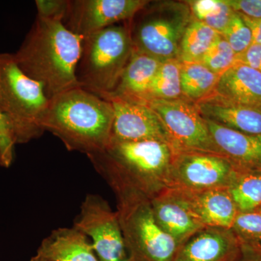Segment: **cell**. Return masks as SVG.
I'll return each instance as SVG.
<instances>
[{"instance_id": "6da1fadb", "label": "cell", "mask_w": 261, "mask_h": 261, "mask_svg": "<svg viewBox=\"0 0 261 261\" xmlns=\"http://www.w3.org/2000/svg\"><path fill=\"white\" fill-rule=\"evenodd\" d=\"M83 38L60 20L37 16L15 62L24 74L42 86L49 99L80 87L75 76Z\"/></svg>"}, {"instance_id": "7a4b0ae2", "label": "cell", "mask_w": 261, "mask_h": 261, "mask_svg": "<svg viewBox=\"0 0 261 261\" xmlns=\"http://www.w3.org/2000/svg\"><path fill=\"white\" fill-rule=\"evenodd\" d=\"M113 118L111 102L76 87L49 99L43 126L68 150L88 156L108 145Z\"/></svg>"}, {"instance_id": "3957f363", "label": "cell", "mask_w": 261, "mask_h": 261, "mask_svg": "<svg viewBox=\"0 0 261 261\" xmlns=\"http://www.w3.org/2000/svg\"><path fill=\"white\" fill-rule=\"evenodd\" d=\"M97 173L116 195V212L130 261H173L179 245L158 224L150 198L115 173Z\"/></svg>"}, {"instance_id": "277c9868", "label": "cell", "mask_w": 261, "mask_h": 261, "mask_svg": "<svg viewBox=\"0 0 261 261\" xmlns=\"http://www.w3.org/2000/svg\"><path fill=\"white\" fill-rule=\"evenodd\" d=\"M174 151L159 140H110L106 148L88 155L96 171L118 175L152 198L169 187Z\"/></svg>"}, {"instance_id": "5b68a950", "label": "cell", "mask_w": 261, "mask_h": 261, "mask_svg": "<svg viewBox=\"0 0 261 261\" xmlns=\"http://www.w3.org/2000/svg\"><path fill=\"white\" fill-rule=\"evenodd\" d=\"M133 51L128 21L84 37L75 70L79 86L106 99L116 89Z\"/></svg>"}, {"instance_id": "8992f818", "label": "cell", "mask_w": 261, "mask_h": 261, "mask_svg": "<svg viewBox=\"0 0 261 261\" xmlns=\"http://www.w3.org/2000/svg\"><path fill=\"white\" fill-rule=\"evenodd\" d=\"M49 99L42 86L18 68L13 54H0V111L15 145L39 138Z\"/></svg>"}, {"instance_id": "52a82bcc", "label": "cell", "mask_w": 261, "mask_h": 261, "mask_svg": "<svg viewBox=\"0 0 261 261\" xmlns=\"http://www.w3.org/2000/svg\"><path fill=\"white\" fill-rule=\"evenodd\" d=\"M192 20L187 1L147 2L128 21L134 50L161 62L178 59L180 43Z\"/></svg>"}, {"instance_id": "ba28073f", "label": "cell", "mask_w": 261, "mask_h": 261, "mask_svg": "<svg viewBox=\"0 0 261 261\" xmlns=\"http://www.w3.org/2000/svg\"><path fill=\"white\" fill-rule=\"evenodd\" d=\"M144 103L159 116L174 152H202L224 156L213 140L195 103L186 98Z\"/></svg>"}, {"instance_id": "9c48e42d", "label": "cell", "mask_w": 261, "mask_h": 261, "mask_svg": "<svg viewBox=\"0 0 261 261\" xmlns=\"http://www.w3.org/2000/svg\"><path fill=\"white\" fill-rule=\"evenodd\" d=\"M240 168L220 154L175 152L168 188L190 192L228 188Z\"/></svg>"}, {"instance_id": "30bf717a", "label": "cell", "mask_w": 261, "mask_h": 261, "mask_svg": "<svg viewBox=\"0 0 261 261\" xmlns=\"http://www.w3.org/2000/svg\"><path fill=\"white\" fill-rule=\"evenodd\" d=\"M73 227L88 237L99 261H130L118 214L100 196H86Z\"/></svg>"}, {"instance_id": "8fae6325", "label": "cell", "mask_w": 261, "mask_h": 261, "mask_svg": "<svg viewBox=\"0 0 261 261\" xmlns=\"http://www.w3.org/2000/svg\"><path fill=\"white\" fill-rule=\"evenodd\" d=\"M147 0H69L63 22L65 28L85 37L118 22L130 20Z\"/></svg>"}, {"instance_id": "7c38bea8", "label": "cell", "mask_w": 261, "mask_h": 261, "mask_svg": "<svg viewBox=\"0 0 261 261\" xmlns=\"http://www.w3.org/2000/svg\"><path fill=\"white\" fill-rule=\"evenodd\" d=\"M106 100L111 102L114 111L110 140H159L170 145L162 122L146 103L117 97Z\"/></svg>"}, {"instance_id": "4fadbf2b", "label": "cell", "mask_w": 261, "mask_h": 261, "mask_svg": "<svg viewBox=\"0 0 261 261\" xmlns=\"http://www.w3.org/2000/svg\"><path fill=\"white\" fill-rule=\"evenodd\" d=\"M241 253L231 228L205 227L182 244L173 261H238Z\"/></svg>"}, {"instance_id": "5bb4252c", "label": "cell", "mask_w": 261, "mask_h": 261, "mask_svg": "<svg viewBox=\"0 0 261 261\" xmlns=\"http://www.w3.org/2000/svg\"><path fill=\"white\" fill-rule=\"evenodd\" d=\"M168 189L204 227L232 228L239 211L228 188L200 192Z\"/></svg>"}, {"instance_id": "9a60e30c", "label": "cell", "mask_w": 261, "mask_h": 261, "mask_svg": "<svg viewBox=\"0 0 261 261\" xmlns=\"http://www.w3.org/2000/svg\"><path fill=\"white\" fill-rule=\"evenodd\" d=\"M195 105L205 120L247 135L261 137V107L238 104L214 92Z\"/></svg>"}, {"instance_id": "2e32d148", "label": "cell", "mask_w": 261, "mask_h": 261, "mask_svg": "<svg viewBox=\"0 0 261 261\" xmlns=\"http://www.w3.org/2000/svg\"><path fill=\"white\" fill-rule=\"evenodd\" d=\"M150 201L158 224L180 247L205 228L169 189L154 196Z\"/></svg>"}, {"instance_id": "e0dca14e", "label": "cell", "mask_w": 261, "mask_h": 261, "mask_svg": "<svg viewBox=\"0 0 261 261\" xmlns=\"http://www.w3.org/2000/svg\"><path fill=\"white\" fill-rule=\"evenodd\" d=\"M205 121L213 140L225 157L238 167L261 170V137Z\"/></svg>"}, {"instance_id": "ac0fdd59", "label": "cell", "mask_w": 261, "mask_h": 261, "mask_svg": "<svg viewBox=\"0 0 261 261\" xmlns=\"http://www.w3.org/2000/svg\"><path fill=\"white\" fill-rule=\"evenodd\" d=\"M37 255L49 261H99L88 237L73 226L54 230L43 240Z\"/></svg>"}, {"instance_id": "d6986e66", "label": "cell", "mask_w": 261, "mask_h": 261, "mask_svg": "<svg viewBox=\"0 0 261 261\" xmlns=\"http://www.w3.org/2000/svg\"><path fill=\"white\" fill-rule=\"evenodd\" d=\"M214 92L238 104L261 107V72L238 61L220 75Z\"/></svg>"}, {"instance_id": "ffe728a7", "label": "cell", "mask_w": 261, "mask_h": 261, "mask_svg": "<svg viewBox=\"0 0 261 261\" xmlns=\"http://www.w3.org/2000/svg\"><path fill=\"white\" fill-rule=\"evenodd\" d=\"M162 62L145 53L134 50L111 97L140 102Z\"/></svg>"}, {"instance_id": "44dd1931", "label": "cell", "mask_w": 261, "mask_h": 261, "mask_svg": "<svg viewBox=\"0 0 261 261\" xmlns=\"http://www.w3.org/2000/svg\"><path fill=\"white\" fill-rule=\"evenodd\" d=\"M220 35L208 25L192 17L180 43L178 61L181 63H201Z\"/></svg>"}, {"instance_id": "7402d4cb", "label": "cell", "mask_w": 261, "mask_h": 261, "mask_svg": "<svg viewBox=\"0 0 261 261\" xmlns=\"http://www.w3.org/2000/svg\"><path fill=\"white\" fill-rule=\"evenodd\" d=\"M220 75L201 63H181V86L184 97L194 103L214 92Z\"/></svg>"}, {"instance_id": "603a6c76", "label": "cell", "mask_w": 261, "mask_h": 261, "mask_svg": "<svg viewBox=\"0 0 261 261\" xmlns=\"http://www.w3.org/2000/svg\"><path fill=\"white\" fill-rule=\"evenodd\" d=\"M181 63L178 59L162 62L140 102L153 99H183L181 86Z\"/></svg>"}, {"instance_id": "cb8c5ba5", "label": "cell", "mask_w": 261, "mask_h": 261, "mask_svg": "<svg viewBox=\"0 0 261 261\" xmlns=\"http://www.w3.org/2000/svg\"><path fill=\"white\" fill-rule=\"evenodd\" d=\"M239 213H250L261 207V170L240 168L228 188Z\"/></svg>"}, {"instance_id": "d4e9b609", "label": "cell", "mask_w": 261, "mask_h": 261, "mask_svg": "<svg viewBox=\"0 0 261 261\" xmlns=\"http://www.w3.org/2000/svg\"><path fill=\"white\" fill-rule=\"evenodd\" d=\"M187 3L194 19L220 34H224L235 13L226 0H192Z\"/></svg>"}, {"instance_id": "484cf974", "label": "cell", "mask_w": 261, "mask_h": 261, "mask_svg": "<svg viewBox=\"0 0 261 261\" xmlns=\"http://www.w3.org/2000/svg\"><path fill=\"white\" fill-rule=\"evenodd\" d=\"M238 55L233 51L227 41L220 35L204 56L201 63L211 71L221 75L238 62Z\"/></svg>"}, {"instance_id": "4316f807", "label": "cell", "mask_w": 261, "mask_h": 261, "mask_svg": "<svg viewBox=\"0 0 261 261\" xmlns=\"http://www.w3.org/2000/svg\"><path fill=\"white\" fill-rule=\"evenodd\" d=\"M231 229L243 245L261 247V211L239 213Z\"/></svg>"}, {"instance_id": "83f0119b", "label": "cell", "mask_w": 261, "mask_h": 261, "mask_svg": "<svg viewBox=\"0 0 261 261\" xmlns=\"http://www.w3.org/2000/svg\"><path fill=\"white\" fill-rule=\"evenodd\" d=\"M238 56L247 50L253 43L251 30L241 15L235 12L227 28L221 34Z\"/></svg>"}, {"instance_id": "f1b7e54d", "label": "cell", "mask_w": 261, "mask_h": 261, "mask_svg": "<svg viewBox=\"0 0 261 261\" xmlns=\"http://www.w3.org/2000/svg\"><path fill=\"white\" fill-rule=\"evenodd\" d=\"M35 4L37 16L63 22L68 11L69 0H37Z\"/></svg>"}, {"instance_id": "f546056e", "label": "cell", "mask_w": 261, "mask_h": 261, "mask_svg": "<svg viewBox=\"0 0 261 261\" xmlns=\"http://www.w3.org/2000/svg\"><path fill=\"white\" fill-rule=\"evenodd\" d=\"M14 145L8 121L0 111V157L2 165L5 167L10 166L13 161Z\"/></svg>"}, {"instance_id": "4dcf8cb0", "label": "cell", "mask_w": 261, "mask_h": 261, "mask_svg": "<svg viewBox=\"0 0 261 261\" xmlns=\"http://www.w3.org/2000/svg\"><path fill=\"white\" fill-rule=\"evenodd\" d=\"M235 12L252 18H261V0H226Z\"/></svg>"}, {"instance_id": "1f68e13d", "label": "cell", "mask_w": 261, "mask_h": 261, "mask_svg": "<svg viewBox=\"0 0 261 261\" xmlns=\"http://www.w3.org/2000/svg\"><path fill=\"white\" fill-rule=\"evenodd\" d=\"M237 61L261 72V44H252L247 50L238 56Z\"/></svg>"}, {"instance_id": "d6a6232c", "label": "cell", "mask_w": 261, "mask_h": 261, "mask_svg": "<svg viewBox=\"0 0 261 261\" xmlns=\"http://www.w3.org/2000/svg\"><path fill=\"white\" fill-rule=\"evenodd\" d=\"M238 261H261V247L242 244L241 256Z\"/></svg>"}, {"instance_id": "836d02e7", "label": "cell", "mask_w": 261, "mask_h": 261, "mask_svg": "<svg viewBox=\"0 0 261 261\" xmlns=\"http://www.w3.org/2000/svg\"><path fill=\"white\" fill-rule=\"evenodd\" d=\"M241 16L245 20L247 27L251 30L252 38H253L252 44H261V18H249L243 15H241Z\"/></svg>"}, {"instance_id": "e575fe53", "label": "cell", "mask_w": 261, "mask_h": 261, "mask_svg": "<svg viewBox=\"0 0 261 261\" xmlns=\"http://www.w3.org/2000/svg\"><path fill=\"white\" fill-rule=\"evenodd\" d=\"M30 261H49V260H46V259L42 258V257H40L37 256V255H36L35 257H32V258L31 259Z\"/></svg>"}, {"instance_id": "d590c367", "label": "cell", "mask_w": 261, "mask_h": 261, "mask_svg": "<svg viewBox=\"0 0 261 261\" xmlns=\"http://www.w3.org/2000/svg\"><path fill=\"white\" fill-rule=\"evenodd\" d=\"M0 164L2 165V162H1V157H0Z\"/></svg>"}, {"instance_id": "8d00e7d4", "label": "cell", "mask_w": 261, "mask_h": 261, "mask_svg": "<svg viewBox=\"0 0 261 261\" xmlns=\"http://www.w3.org/2000/svg\"><path fill=\"white\" fill-rule=\"evenodd\" d=\"M258 211H261V209H260V210H258Z\"/></svg>"}, {"instance_id": "74e56055", "label": "cell", "mask_w": 261, "mask_h": 261, "mask_svg": "<svg viewBox=\"0 0 261 261\" xmlns=\"http://www.w3.org/2000/svg\"><path fill=\"white\" fill-rule=\"evenodd\" d=\"M260 209H261V207H260V209H259V210H260Z\"/></svg>"}]
</instances>
